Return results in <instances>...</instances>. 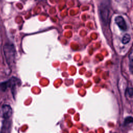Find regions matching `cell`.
Listing matches in <instances>:
<instances>
[{"instance_id": "obj_1", "label": "cell", "mask_w": 133, "mask_h": 133, "mask_svg": "<svg viewBox=\"0 0 133 133\" xmlns=\"http://www.w3.org/2000/svg\"><path fill=\"white\" fill-rule=\"evenodd\" d=\"M21 82L18 78L15 77H12L8 81L0 83V89L3 91H5L7 89L10 88L14 96L15 95V92L16 91V87L19 86Z\"/></svg>"}, {"instance_id": "obj_5", "label": "cell", "mask_w": 133, "mask_h": 133, "mask_svg": "<svg viewBox=\"0 0 133 133\" xmlns=\"http://www.w3.org/2000/svg\"><path fill=\"white\" fill-rule=\"evenodd\" d=\"M115 21L118 26L123 31L127 29V25L124 18L122 16H117L115 18Z\"/></svg>"}, {"instance_id": "obj_9", "label": "cell", "mask_w": 133, "mask_h": 133, "mask_svg": "<svg viewBox=\"0 0 133 133\" xmlns=\"http://www.w3.org/2000/svg\"><path fill=\"white\" fill-rule=\"evenodd\" d=\"M132 123V117H128L127 118H125V121H124V124L126 125L128 124L129 123Z\"/></svg>"}, {"instance_id": "obj_8", "label": "cell", "mask_w": 133, "mask_h": 133, "mask_svg": "<svg viewBox=\"0 0 133 133\" xmlns=\"http://www.w3.org/2000/svg\"><path fill=\"white\" fill-rule=\"evenodd\" d=\"M129 59H130V71L132 72V50L130 52V54L129 55Z\"/></svg>"}, {"instance_id": "obj_3", "label": "cell", "mask_w": 133, "mask_h": 133, "mask_svg": "<svg viewBox=\"0 0 133 133\" xmlns=\"http://www.w3.org/2000/svg\"><path fill=\"white\" fill-rule=\"evenodd\" d=\"M99 12L100 18L102 22L104 25H107L108 22L109 10L107 5L105 4H100L99 7Z\"/></svg>"}, {"instance_id": "obj_7", "label": "cell", "mask_w": 133, "mask_h": 133, "mask_svg": "<svg viewBox=\"0 0 133 133\" xmlns=\"http://www.w3.org/2000/svg\"><path fill=\"white\" fill-rule=\"evenodd\" d=\"M132 88L131 87H129L126 89V95H127L128 96L130 97H132Z\"/></svg>"}, {"instance_id": "obj_2", "label": "cell", "mask_w": 133, "mask_h": 133, "mask_svg": "<svg viewBox=\"0 0 133 133\" xmlns=\"http://www.w3.org/2000/svg\"><path fill=\"white\" fill-rule=\"evenodd\" d=\"M3 49L6 60L8 64L10 65L14 62L15 58V48L12 44L7 43L4 45Z\"/></svg>"}, {"instance_id": "obj_6", "label": "cell", "mask_w": 133, "mask_h": 133, "mask_svg": "<svg viewBox=\"0 0 133 133\" xmlns=\"http://www.w3.org/2000/svg\"><path fill=\"white\" fill-rule=\"evenodd\" d=\"M130 40V36L129 34H126L124 35L122 38V43L123 44H127L128 43Z\"/></svg>"}, {"instance_id": "obj_4", "label": "cell", "mask_w": 133, "mask_h": 133, "mask_svg": "<svg viewBox=\"0 0 133 133\" xmlns=\"http://www.w3.org/2000/svg\"><path fill=\"white\" fill-rule=\"evenodd\" d=\"M3 118V121L1 133H9L11 125V117H5Z\"/></svg>"}]
</instances>
